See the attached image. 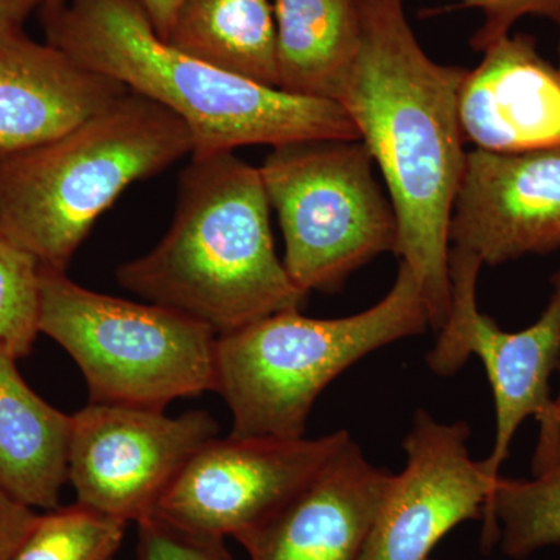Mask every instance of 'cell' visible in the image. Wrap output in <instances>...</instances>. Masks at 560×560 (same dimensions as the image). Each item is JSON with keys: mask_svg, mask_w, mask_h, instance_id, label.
<instances>
[{"mask_svg": "<svg viewBox=\"0 0 560 560\" xmlns=\"http://www.w3.org/2000/svg\"><path fill=\"white\" fill-rule=\"evenodd\" d=\"M359 54L338 105L381 171L397 220L396 256L410 268L440 331L451 312L448 226L467 151L459 90L467 69L431 60L405 0H355Z\"/></svg>", "mask_w": 560, "mask_h": 560, "instance_id": "6da1fadb", "label": "cell"}, {"mask_svg": "<svg viewBox=\"0 0 560 560\" xmlns=\"http://www.w3.org/2000/svg\"><path fill=\"white\" fill-rule=\"evenodd\" d=\"M459 90L464 140L492 153H522L560 143V72L534 36L508 35L482 50Z\"/></svg>", "mask_w": 560, "mask_h": 560, "instance_id": "5bb4252c", "label": "cell"}, {"mask_svg": "<svg viewBox=\"0 0 560 560\" xmlns=\"http://www.w3.org/2000/svg\"><path fill=\"white\" fill-rule=\"evenodd\" d=\"M178 198L164 238L117 271L125 290L201 320L217 335L301 311L308 294L276 254L259 168L234 151L191 158Z\"/></svg>", "mask_w": 560, "mask_h": 560, "instance_id": "3957f363", "label": "cell"}, {"mask_svg": "<svg viewBox=\"0 0 560 560\" xmlns=\"http://www.w3.org/2000/svg\"><path fill=\"white\" fill-rule=\"evenodd\" d=\"M278 90L338 103L360 44L355 0H272Z\"/></svg>", "mask_w": 560, "mask_h": 560, "instance_id": "e0dca14e", "label": "cell"}, {"mask_svg": "<svg viewBox=\"0 0 560 560\" xmlns=\"http://www.w3.org/2000/svg\"><path fill=\"white\" fill-rule=\"evenodd\" d=\"M139 2L145 10L147 16L150 18L158 35L162 39L167 38L176 13H178L184 0H139Z\"/></svg>", "mask_w": 560, "mask_h": 560, "instance_id": "4316f807", "label": "cell"}, {"mask_svg": "<svg viewBox=\"0 0 560 560\" xmlns=\"http://www.w3.org/2000/svg\"><path fill=\"white\" fill-rule=\"evenodd\" d=\"M66 0H46L44 2L43 9H40V16L43 20H47V18L54 16L58 11L65 7Z\"/></svg>", "mask_w": 560, "mask_h": 560, "instance_id": "83f0119b", "label": "cell"}, {"mask_svg": "<svg viewBox=\"0 0 560 560\" xmlns=\"http://www.w3.org/2000/svg\"><path fill=\"white\" fill-rule=\"evenodd\" d=\"M43 265L27 250L0 238V349L21 360L40 334Z\"/></svg>", "mask_w": 560, "mask_h": 560, "instance_id": "44dd1931", "label": "cell"}, {"mask_svg": "<svg viewBox=\"0 0 560 560\" xmlns=\"http://www.w3.org/2000/svg\"><path fill=\"white\" fill-rule=\"evenodd\" d=\"M350 438H213L195 453L156 512L187 528L234 537L289 501Z\"/></svg>", "mask_w": 560, "mask_h": 560, "instance_id": "30bf717a", "label": "cell"}, {"mask_svg": "<svg viewBox=\"0 0 560 560\" xmlns=\"http://www.w3.org/2000/svg\"><path fill=\"white\" fill-rule=\"evenodd\" d=\"M127 92L24 28L0 33V153L60 138Z\"/></svg>", "mask_w": 560, "mask_h": 560, "instance_id": "9a60e30c", "label": "cell"}, {"mask_svg": "<svg viewBox=\"0 0 560 560\" xmlns=\"http://www.w3.org/2000/svg\"><path fill=\"white\" fill-rule=\"evenodd\" d=\"M43 24L51 46L178 116L194 139L191 158L246 145L360 140L338 103L265 86L175 49L139 0H66Z\"/></svg>", "mask_w": 560, "mask_h": 560, "instance_id": "7a4b0ae2", "label": "cell"}, {"mask_svg": "<svg viewBox=\"0 0 560 560\" xmlns=\"http://www.w3.org/2000/svg\"><path fill=\"white\" fill-rule=\"evenodd\" d=\"M482 518V547L500 540L512 559L560 545V463L533 480L500 477Z\"/></svg>", "mask_w": 560, "mask_h": 560, "instance_id": "d6986e66", "label": "cell"}, {"mask_svg": "<svg viewBox=\"0 0 560 560\" xmlns=\"http://www.w3.org/2000/svg\"><path fill=\"white\" fill-rule=\"evenodd\" d=\"M481 267L475 254L451 246V312L427 364L438 375L455 374L470 355L485 364L495 401V442L481 460L489 477L499 480L523 420L536 418L539 433L551 422L550 378L560 364V271L540 318L528 329L506 331L478 307Z\"/></svg>", "mask_w": 560, "mask_h": 560, "instance_id": "ba28073f", "label": "cell"}, {"mask_svg": "<svg viewBox=\"0 0 560 560\" xmlns=\"http://www.w3.org/2000/svg\"><path fill=\"white\" fill-rule=\"evenodd\" d=\"M560 368V364H559ZM560 463V389L555 399L552 408V418L547 430L539 433L536 452L533 456L534 475L551 469L552 466Z\"/></svg>", "mask_w": 560, "mask_h": 560, "instance_id": "d4e9b609", "label": "cell"}, {"mask_svg": "<svg viewBox=\"0 0 560 560\" xmlns=\"http://www.w3.org/2000/svg\"><path fill=\"white\" fill-rule=\"evenodd\" d=\"M259 171L285 242L283 265L304 293L340 290L375 257L396 254V213L361 140L275 147Z\"/></svg>", "mask_w": 560, "mask_h": 560, "instance_id": "52a82bcc", "label": "cell"}, {"mask_svg": "<svg viewBox=\"0 0 560 560\" xmlns=\"http://www.w3.org/2000/svg\"><path fill=\"white\" fill-rule=\"evenodd\" d=\"M466 422L419 410L404 441L407 464L383 500L359 560H429L453 528L481 518L497 481L471 459Z\"/></svg>", "mask_w": 560, "mask_h": 560, "instance_id": "8fae6325", "label": "cell"}, {"mask_svg": "<svg viewBox=\"0 0 560 560\" xmlns=\"http://www.w3.org/2000/svg\"><path fill=\"white\" fill-rule=\"evenodd\" d=\"M429 327L418 282L400 261L393 289L368 311L337 319L280 312L219 335L215 390L230 407L231 434L304 438L313 405L335 378L375 350Z\"/></svg>", "mask_w": 560, "mask_h": 560, "instance_id": "5b68a950", "label": "cell"}, {"mask_svg": "<svg viewBox=\"0 0 560 560\" xmlns=\"http://www.w3.org/2000/svg\"><path fill=\"white\" fill-rule=\"evenodd\" d=\"M46 0H0V33L24 28L25 21L43 9Z\"/></svg>", "mask_w": 560, "mask_h": 560, "instance_id": "484cf974", "label": "cell"}, {"mask_svg": "<svg viewBox=\"0 0 560 560\" xmlns=\"http://www.w3.org/2000/svg\"><path fill=\"white\" fill-rule=\"evenodd\" d=\"M460 9L480 10L482 25L470 39L471 49L482 51L511 35L512 25L523 16H540L560 24V0H463Z\"/></svg>", "mask_w": 560, "mask_h": 560, "instance_id": "603a6c76", "label": "cell"}, {"mask_svg": "<svg viewBox=\"0 0 560 560\" xmlns=\"http://www.w3.org/2000/svg\"><path fill=\"white\" fill-rule=\"evenodd\" d=\"M191 151L178 116L128 91L60 138L0 153V238L66 271L121 191Z\"/></svg>", "mask_w": 560, "mask_h": 560, "instance_id": "277c9868", "label": "cell"}, {"mask_svg": "<svg viewBox=\"0 0 560 560\" xmlns=\"http://www.w3.org/2000/svg\"><path fill=\"white\" fill-rule=\"evenodd\" d=\"M136 525L138 548L135 560H232L223 537L187 528L160 512Z\"/></svg>", "mask_w": 560, "mask_h": 560, "instance_id": "7402d4cb", "label": "cell"}, {"mask_svg": "<svg viewBox=\"0 0 560 560\" xmlns=\"http://www.w3.org/2000/svg\"><path fill=\"white\" fill-rule=\"evenodd\" d=\"M559 72H560V44H559Z\"/></svg>", "mask_w": 560, "mask_h": 560, "instance_id": "f1b7e54d", "label": "cell"}, {"mask_svg": "<svg viewBox=\"0 0 560 560\" xmlns=\"http://www.w3.org/2000/svg\"><path fill=\"white\" fill-rule=\"evenodd\" d=\"M205 410L164 411L90 404L72 415L69 481L77 503L131 523L156 512L195 453L219 436Z\"/></svg>", "mask_w": 560, "mask_h": 560, "instance_id": "9c48e42d", "label": "cell"}, {"mask_svg": "<svg viewBox=\"0 0 560 560\" xmlns=\"http://www.w3.org/2000/svg\"><path fill=\"white\" fill-rule=\"evenodd\" d=\"M128 523L75 503L39 514L13 560H116Z\"/></svg>", "mask_w": 560, "mask_h": 560, "instance_id": "ffe728a7", "label": "cell"}, {"mask_svg": "<svg viewBox=\"0 0 560 560\" xmlns=\"http://www.w3.org/2000/svg\"><path fill=\"white\" fill-rule=\"evenodd\" d=\"M38 512L0 486V560H13L31 533Z\"/></svg>", "mask_w": 560, "mask_h": 560, "instance_id": "cb8c5ba5", "label": "cell"}, {"mask_svg": "<svg viewBox=\"0 0 560 560\" xmlns=\"http://www.w3.org/2000/svg\"><path fill=\"white\" fill-rule=\"evenodd\" d=\"M448 241L489 267L560 248V143L467 151Z\"/></svg>", "mask_w": 560, "mask_h": 560, "instance_id": "7c38bea8", "label": "cell"}, {"mask_svg": "<svg viewBox=\"0 0 560 560\" xmlns=\"http://www.w3.org/2000/svg\"><path fill=\"white\" fill-rule=\"evenodd\" d=\"M164 40L213 68L278 88L272 0H184Z\"/></svg>", "mask_w": 560, "mask_h": 560, "instance_id": "ac0fdd59", "label": "cell"}, {"mask_svg": "<svg viewBox=\"0 0 560 560\" xmlns=\"http://www.w3.org/2000/svg\"><path fill=\"white\" fill-rule=\"evenodd\" d=\"M393 480L352 436L238 541L250 560H359Z\"/></svg>", "mask_w": 560, "mask_h": 560, "instance_id": "4fadbf2b", "label": "cell"}, {"mask_svg": "<svg viewBox=\"0 0 560 560\" xmlns=\"http://www.w3.org/2000/svg\"><path fill=\"white\" fill-rule=\"evenodd\" d=\"M16 361L0 349V486L35 510H57L69 481L72 416L39 397Z\"/></svg>", "mask_w": 560, "mask_h": 560, "instance_id": "2e32d148", "label": "cell"}, {"mask_svg": "<svg viewBox=\"0 0 560 560\" xmlns=\"http://www.w3.org/2000/svg\"><path fill=\"white\" fill-rule=\"evenodd\" d=\"M40 334L80 368L91 404L164 411L215 390L219 335L201 320L158 304L84 289L43 267Z\"/></svg>", "mask_w": 560, "mask_h": 560, "instance_id": "8992f818", "label": "cell"}, {"mask_svg": "<svg viewBox=\"0 0 560 560\" xmlns=\"http://www.w3.org/2000/svg\"><path fill=\"white\" fill-rule=\"evenodd\" d=\"M429 560H431V559H429Z\"/></svg>", "mask_w": 560, "mask_h": 560, "instance_id": "f546056e", "label": "cell"}]
</instances>
